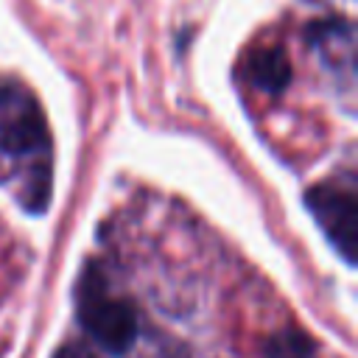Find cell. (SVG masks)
I'll list each match as a JSON object with an SVG mask.
<instances>
[{"label":"cell","instance_id":"1","mask_svg":"<svg viewBox=\"0 0 358 358\" xmlns=\"http://www.w3.org/2000/svg\"><path fill=\"white\" fill-rule=\"evenodd\" d=\"M0 154L22 182V204L42 213L50 199V134L36 98L14 81H0Z\"/></svg>","mask_w":358,"mask_h":358},{"label":"cell","instance_id":"2","mask_svg":"<svg viewBox=\"0 0 358 358\" xmlns=\"http://www.w3.org/2000/svg\"><path fill=\"white\" fill-rule=\"evenodd\" d=\"M78 322L87 336L106 352H126L137 338L134 305L112 296L95 266L84 271V280L78 285Z\"/></svg>","mask_w":358,"mask_h":358},{"label":"cell","instance_id":"3","mask_svg":"<svg viewBox=\"0 0 358 358\" xmlns=\"http://www.w3.org/2000/svg\"><path fill=\"white\" fill-rule=\"evenodd\" d=\"M308 210L316 224L327 235V241L338 249V255L355 266L358 260V190L355 179H327L305 193Z\"/></svg>","mask_w":358,"mask_h":358},{"label":"cell","instance_id":"4","mask_svg":"<svg viewBox=\"0 0 358 358\" xmlns=\"http://www.w3.org/2000/svg\"><path fill=\"white\" fill-rule=\"evenodd\" d=\"M308 39L333 70H344L347 78H352V70H355V39H352V25L350 22H344V20L313 22L308 28Z\"/></svg>","mask_w":358,"mask_h":358},{"label":"cell","instance_id":"5","mask_svg":"<svg viewBox=\"0 0 358 358\" xmlns=\"http://www.w3.org/2000/svg\"><path fill=\"white\" fill-rule=\"evenodd\" d=\"M246 78L268 95H280L291 81V62L282 48H260L246 59Z\"/></svg>","mask_w":358,"mask_h":358},{"label":"cell","instance_id":"6","mask_svg":"<svg viewBox=\"0 0 358 358\" xmlns=\"http://www.w3.org/2000/svg\"><path fill=\"white\" fill-rule=\"evenodd\" d=\"M266 358H313V341L302 330H280L266 341Z\"/></svg>","mask_w":358,"mask_h":358},{"label":"cell","instance_id":"7","mask_svg":"<svg viewBox=\"0 0 358 358\" xmlns=\"http://www.w3.org/2000/svg\"><path fill=\"white\" fill-rule=\"evenodd\" d=\"M53 358H95V352L81 341H67L64 347H59L53 352Z\"/></svg>","mask_w":358,"mask_h":358}]
</instances>
